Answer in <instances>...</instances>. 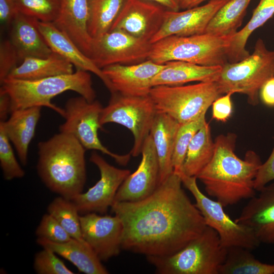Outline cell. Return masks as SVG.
Masks as SVG:
<instances>
[{
	"label": "cell",
	"mask_w": 274,
	"mask_h": 274,
	"mask_svg": "<svg viewBox=\"0 0 274 274\" xmlns=\"http://www.w3.org/2000/svg\"><path fill=\"white\" fill-rule=\"evenodd\" d=\"M174 172L147 198L114 202L111 207L123 223L122 249L148 256L172 254L207 226Z\"/></svg>",
	"instance_id": "1"
},
{
	"label": "cell",
	"mask_w": 274,
	"mask_h": 274,
	"mask_svg": "<svg viewBox=\"0 0 274 274\" xmlns=\"http://www.w3.org/2000/svg\"><path fill=\"white\" fill-rule=\"evenodd\" d=\"M236 140L234 133L217 136L211 160L196 176L207 194L224 207L256 194L254 182L262 163L253 151H248L244 159L238 157L235 153Z\"/></svg>",
	"instance_id": "2"
},
{
	"label": "cell",
	"mask_w": 274,
	"mask_h": 274,
	"mask_svg": "<svg viewBox=\"0 0 274 274\" xmlns=\"http://www.w3.org/2000/svg\"><path fill=\"white\" fill-rule=\"evenodd\" d=\"M38 174L51 191L70 200L82 192L85 149L73 135L59 132L38 145Z\"/></svg>",
	"instance_id": "3"
},
{
	"label": "cell",
	"mask_w": 274,
	"mask_h": 274,
	"mask_svg": "<svg viewBox=\"0 0 274 274\" xmlns=\"http://www.w3.org/2000/svg\"><path fill=\"white\" fill-rule=\"evenodd\" d=\"M1 85L0 90L9 96L10 113L18 109L45 107L63 117L64 109L51 102L57 95L67 91H73L89 102L96 98L89 72L81 70L35 80L6 78Z\"/></svg>",
	"instance_id": "4"
},
{
	"label": "cell",
	"mask_w": 274,
	"mask_h": 274,
	"mask_svg": "<svg viewBox=\"0 0 274 274\" xmlns=\"http://www.w3.org/2000/svg\"><path fill=\"white\" fill-rule=\"evenodd\" d=\"M227 249L217 232L207 226L202 233L178 251L166 256H146L159 274H219Z\"/></svg>",
	"instance_id": "5"
},
{
	"label": "cell",
	"mask_w": 274,
	"mask_h": 274,
	"mask_svg": "<svg viewBox=\"0 0 274 274\" xmlns=\"http://www.w3.org/2000/svg\"><path fill=\"white\" fill-rule=\"evenodd\" d=\"M232 36L205 33L167 37L152 43L148 59L161 64L181 61L205 66H223L228 62L227 53Z\"/></svg>",
	"instance_id": "6"
},
{
	"label": "cell",
	"mask_w": 274,
	"mask_h": 274,
	"mask_svg": "<svg viewBox=\"0 0 274 274\" xmlns=\"http://www.w3.org/2000/svg\"><path fill=\"white\" fill-rule=\"evenodd\" d=\"M273 77L274 51L268 50L259 38L251 54L238 62L223 65L215 82L223 95L229 92L244 94L249 104L256 106L261 87Z\"/></svg>",
	"instance_id": "7"
},
{
	"label": "cell",
	"mask_w": 274,
	"mask_h": 274,
	"mask_svg": "<svg viewBox=\"0 0 274 274\" xmlns=\"http://www.w3.org/2000/svg\"><path fill=\"white\" fill-rule=\"evenodd\" d=\"M222 95L215 82L156 86L149 93L157 112L167 114L180 124L206 114L213 102Z\"/></svg>",
	"instance_id": "8"
},
{
	"label": "cell",
	"mask_w": 274,
	"mask_h": 274,
	"mask_svg": "<svg viewBox=\"0 0 274 274\" xmlns=\"http://www.w3.org/2000/svg\"><path fill=\"white\" fill-rule=\"evenodd\" d=\"M157 113L149 95L135 96L115 92L111 93L108 105L102 108L99 121L101 126L115 123L129 129L134 137V144L130 153L136 157L141 154Z\"/></svg>",
	"instance_id": "9"
},
{
	"label": "cell",
	"mask_w": 274,
	"mask_h": 274,
	"mask_svg": "<svg viewBox=\"0 0 274 274\" xmlns=\"http://www.w3.org/2000/svg\"><path fill=\"white\" fill-rule=\"evenodd\" d=\"M182 184L195 200V205L202 215L207 226L218 234L221 246L226 249L241 247L252 250L261 244L248 226L233 220L224 211V207L217 200L204 195L197 184V178L181 172Z\"/></svg>",
	"instance_id": "10"
},
{
	"label": "cell",
	"mask_w": 274,
	"mask_h": 274,
	"mask_svg": "<svg viewBox=\"0 0 274 274\" xmlns=\"http://www.w3.org/2000/svg\"><path fill=\"white\" fill-rule=\"evenodd\" d=\"M102 108L97 100L89 102L80 95L70 98L65 105V121L59 126V132L73 135L85 149L100 151L118 164L125 165L130 160V153L119 155L112 152L99 139L98 130L102 126L99 121Z\"/></svg>",
	"instance_id": "11"
},
{
	"label": "cell",
	"mask_w": 274,
	"mask_h": 274,
	"mask_svg": "<svg viewBox=\"0 0 274 274\" xmlns=\"http://www.w3.org/2000/svg\"><path fill=\"white\" fill-rule=\"evenodd\" d=\"M152 43L120 30L93 38L89 57L101 69L112 64H132L149 58Z\"/></svg>",
	"instance_id": "12"
},
{
	"label": "cell",
	"mask_w": 274,
	"mask_h": 274,
	"mask_svg": "<svg viewBox=\"0 0 274 274\" xmlns=\"http://www.w3.org/2000/svg\"><path fill=\"white\" fill-rule=\"evenodd\" d=\"M90 160L98 168L100 178L86 192L81 193L71 200L80 215L90 213L104 214L113 205L118 189L131 174L130 171L111 165L95 152L91 154Z\"/></svg>",
	"instance_id": "13"
},
{
	"label": "cell",
	"mask_w": 274,
	"mask_h": 274,
	"mask_svg": "<svg viewBox=\"0 0 274 274\" xmlns=\"http://www.w3.org/2000/svg\"><path fill=\"white\" fill-rule=\"evenodd\" d=\"M80 219L83 239L101 261H107L119 254L123 226L118 216L90 213L80 215Z\"/></svg>",
	"instance_id": "14"
},
{
	"label": "cell",
	"mask_w": 274,
	"mask_h": 274,
	"mask_svg": "<svg viewBox=\"0 0 274 274\" xmlns=\"http://www.w3.org/2000/svg\"><path fill=\"white\" fill-rule=\"evenodd\" d=\"M138 168L118 189L114 202L137 201L151 195L159 185V164L150 134L145 140Z\"/></svg>",
	"instance_id": "15"
},
{
	"label": "cell",
	"mask_w": 274,
	"mask_h": 274,
	"mask_svg": "<svg viewBox=\"0 0 274 274\" xmlns=\"http://www.w3.org/2000/svg\"><path fill=\"white\" fill-rule=\"evenodd\" d=\"M228 1L210 0L204 5L182 11L166 10L162 25L151 43L171 36L185 37L204 33L211 19Z\"/></svg>",
	"instance_id": "16"
},
{
	"label": "cell",
	"mask_w": 274,
	"mask_h": 274,
	"mask_svg": "<svg viewBox=\"0 0 274 274\" xmlns=\"http://www.w3.org/2000/svg\"><path fill=\"white\" fill-rule=\"evenodd\" d=\"M165 11L144 0H128L110 30H120L150 42L162 25Z\"/></svg>",
	"instance_id": "17"
},
{
	"label": "cell",
	"mask_w": 274,
	"mask_h": 274,
	"mask_svg": "<svg viewBox=\"0 0 274 274\" xmlns=\"http://www.w3.org/2000/svg\"><path fill=\"white\" fill-rule=\"evenodd\" d=\"M164 64L156 63L150 59L132 64H115L102 71L111 82L115 92L129 96L149 95L154 77Z\"/></svg>",
	"instance_id": "18"
},
{
	"label": "cell",
	"mask_w": 274,
	"mask_h": 274,
	"mask_svg": "<svg viewBox=\"0 0 274 274\" xmlns=\"http://www.w3.org/2000/svg\"><path fill=\"white\" fill-rule=\"evenodd\" d=\"M259 192L234 220L252 229L260 243L274 245V183Z\"/></svg>",
	"instance_id": "19"
},
{
	"label": "cell",
	"mask_w": 274,
	"mask_h": 274,
	"mask_svg": "<svg viewBox=\"0 0 274 274\" xmlns=\"http://www.w3.org/2000/svg\"><path fill=\"white\" fill-rule=\"evenodd\" d=\"M91 1L61 0L59 14L53 23L88 57L93 40L88 31Z\"/></svg>",
	"instance_id": "20"
},
{
	"label": "cell",
	"mask_w": 274,
	"mask_h": 274,
	"mask_svg": "<svg viewBox=\"0 0 274 274\" xmlns=\"http://www.w3.org/2000/svg\"><path fill=\"white\" fill-rule=\"evenodd\" d=\"M39 28L52 51L71 63L76 70L91 72L102 81L111 93L115 92L110 81L92 60L63 31L53 23L38 21Z\"/></svg>",
	"instance_id": "21"
},
{
	"label": "cell",
	"mask_w": 274,
	"mask_h": 274,
	"mask_svg": "<svg viewBox=\"0 0 274 274\" xmlns=\"http://www.w3.org/2000/svg\"><path fill=\"white\" fill-rule=\"evenodd\" d=\"M37 19L18 13L10 25V41L20 62L26 57H46L52 51L39 26Z\"/></svg>",
	"instance_id": "22"
},
{
	"label": "cell",
	"mask_w": 274,
	"mask_h": 274,
	"mask_svg": "<svg viewBox=\"0 0 274 274\" xmlns=\"http://www.w3.org/2000/svg\"><path fill=\"white\" fill-rule=\"evenodd\" d=\"M41 108L33 107L14 110L11 112L8 120L1 121L24 166L27 163L28 147L35 134Z\"/></svg>",
	"instance_id": "23"
},
{
	"label": "cell",
	"mask_w": 274,
	"mask_h": 274,
	"mask_svg": "<svg viewBox=\"0 0 274 274\" xmlns=\"http://www.w3.org/2000/svg\"><path fill=\"white\" fill-rule=\"evenodd\" d=\"M37 242L42 248L51 249L69 261L80 272L86 274L109 273L101 261L85 240L72 238L68 242L59 243L37 238Z\"/></svg>",
	"instance_id": "24"
},
{
	"label": "cell",
	"mask_w": 274,
	"mask_h": 274,
	"mask_svg": "<svg viewBox=\"0 0 274 274\" xmlns=\"http://www.w3.org/2000/svg\"><path fill=\"white\" fill-rule=\"evenodd\" d=\"M180 124L166 114L157 112L152 123L151 135L159 164V184L174 173L172 164L175 139Z\"/></svg>",
	"instance_id": "25"
},
{
	"label": "cell",
	"mask_w": 274,
	"mask_h": 274,
	"mask_svg": "<svg viewBox=\"0 0 274 274\" xmlns=\"http://www.w3.org/2000/svg\"><path fill=\"white\" fill-rule=\"evenodd\" d=\"M222 66H205L192 63L172 61L154 77L152 86H178L192 82H215Z\"/></svg>",
	"instance_id": "26"
},
{
	"label": "cell",
	"mask_w": 274,
	"mask_h": 274,
	"mask_svg": "<svg viewBox=\"0 0 274 274\" xmlns=\"http://www.w3.org/2000/svg\"><path fill=\"white\" fill-rule=\"evenodd\" d=\"M73 65L53 52L46 57H29L15 67L7 78L35 80L74 73Z\"/></svg>",
	"instance_id": "27"
},
{
	"label": "cell",
	"mask_w": 274,
	"mask_h": 274,
	"mask_svg": "<svg viewBox=\"0 0 274 274\" xmlns=\"http://www.w3.org/2000/svg\"><path fill=\"white\" fill-rule=\"evenodd\" d=\"M274 15V0H260L246 25L231 38L227 53L229 63H235L250 55L246 46L251 35Z\"/></svg>",
	"instance_id": "28"
},
{
	"label": "cell",
	"mask_w": 274,
	"mask_h": 274,
	"mask_svg": "<svg viewBox=\"0 0 274 274\" xmlns=\"http://www.w3.org/2000/svg\"><path fill=\"white\" fill-rule=\"evenodd\" d=\"M215 147L211 128L209 123L207 122L191 140L181 172L187 176L196 177L211 160Z\"/></svg>",
	"instance_id": "29"
},
{
	"label": "cell",
	"mask_w": 274,
	"mask_h": 274,
	"mask_svg": "<svg viewBox=\"0 0 274 274\" xmlns=\"http://www.w3.org/2000/svg\"><path fill=\"white\" fill-rule=\"evenodd\" d=\"M251 1L229 0L211 19L205 33L218 36H233L241 26Z\"/></svg>",
	"instance_id": "30"
},
{
	"label": "cell",
	"mask_w": 274,
	"mask_h": 274,
	"mask_svg": "<svg viewBox=\"0 0 274 274\" xmlns=\"http://www.w3.org/2000/svg\"><path fill=\"white\" fill-rule=\"evenodd\" d=\"M219 274H274V264H267L255 258L249 249L231 247Z\"/></svg>",
	"instance_id": "31"
},
{
	"label": "cell",
	"mask_w": 274,
	"mask_h": 274,
	"mask_svg": "<svg viewBox=\"0 0 274 274\" xmlns=\"http://www.w3.org/2000/svg\"><path fill=\"white\" fill-rule=\"evenodd\" d=\"M128 0H91L88 31L92 38L110 31Z\"/></svg>",
	"instance_id": "32"
},
{
	"label": "cell",
	"mask_w": 274,
	"mask_h": 274,
	"mask_svg": "<svg viewBox=\"0 0 274 274\" xmlns=\"http://www.w3.org/2000/svg\"><path fill=\"white\" fill-rule=\"evenodd\" d=\"M48 213L52 215L72 238L84 240L82 236L80 214L73 201L59 196L48 207Z\"/></svg>",
	"instance_id": "33"
},
{
	"label": "cell",
	"mask_w": 274,
	"mask_h": 274,
	"mask_svg": "<svg viewBox=\"0 0 274 274\" xmlns=\"http://www.w3.org/2000/svg\"><path fill=\"white\" fill-rule=\"evenodd\" d=\"M206 114L196 120L181 124L178 130L174 147L172 164L174 172H182L188 146L196 132L207 122Z\"/></svg>",
	"instance_id": "34"
},
{
	"label": "cell",
	"mask_w": 274,
	"mask_h": 274,
	"mask_svg": "<svg viewBox=\"0 0 274 274\" xmlns=\"http://www.w3.org/2000/svg\"><path fill=\"white\" fill-rule=\"evenodd\" d=\"M18 10L39 21L53 23L59 13L61 0H14Z\"/></svg>",
	"instance_id": "35"
},
{
	"label": "cell",
	"mask_w": 274,
	"mask_h": 274,
	"mask_svg": "<svg viewBox=\"0 0 274 274\" xmlns=\"http://www.w3.org/2000/svg\"><path fill=\"white\" fill-rule=\"evenodd\" d=\"M2 122L0 121V165L6 180L22 178L25 172L17 161Z\"/></svg>",
	"instance_id": "36"
},
{
	"label": "cell",
	"mask_w": 274,
	"mask_h": 274,
	"mask_svg": "<svg viewBox=\"0 0 274 274\" xmlns=\"http://www.w3.org/2000/svg\"><path fill=\"white\" fill-rule=\"evenodd\" d=\"M34 258L33 268L38 274H74L51 249L43 248Z\"/></svg>",
	"instance_id": "37"
},
{
	"label": "cell",
	"mask_w": 274,
	"mask_h": 274,
	"mask_svg": "<svg viewBox=\"0 0 274 274\" xmlns=\"http://www.w3.org/2000/svg\"><path fill=\"white\" fill-rule=\"evenodd\" d=\"M36 234L38 238L59 243L68 242L72 238L59 222L49 213L42 217Z\"/></svg>",
	"instance_id": "38"
},
{
	"label": "cell",
	"mask_w": 274,
	"mask_h": 274,
	"mask_svg": "<svg viewBox=\"0 0 274 274\" xmlns=\"http://www.w3.org/2000/svg\"><path fill=\"white\" fill-rule=\"evenodd\" d=\"M17 52L8 39L0 44V83L7 78L10 73L20 63Z\"/></svg>",
	"instance_id": "39"
},
{
	"label": "cell",
	"mask_w": 274,
	"mask_h": 274,
	"mask_svg": "<svg viewBox=\"0 0 274 274\" xmlns=\"http://www.w3.org/2000/svg\"><path fill=\"white\" fill-rule=\"evenodd\" d=\"M216 99L212 104V118L217 121L226 122L233 113L231 92Z\"/></svg>",
	"instance_id": "40"
},
{
	"label": "cell",
	"mask_w": 274,
	"mask_h": 274,
	"mask_svg": "<svg viewBox=\"0 0 274 274\" xmlns=\"http://www.w3.org/2000/svg\"><path fill=\"white\" fill-rule=\"evenodd\" d=\"M274 180V147L267 160L262 163L258 169L255 182L254 188L259 191L270 181Z\"/></svg>",
	"instance_id": "41"
},
{
	"label": "cell",
	"mask_w": 274,
	"mask_h": 274,
	"mask_svg": "<svg viewBox=\"0 0 274 274\" xmlns=\"http://www.w3.org/2000/svg\"><path fill=\"white\" fill-rule=\"evenodd\" d=\"M18 13L14 0H0L1 23L5 25H11Z\"/></svg>",
	"instance_id": "42"
},
{
	"label": "cell",
	"mask_w": 274,
	"mask_h": 274,
	"mask_svg": "<svg viewBox=\"0 0 274 274\" xmlns=\"http://www.w3.org/2000/svg\"><path fill=\"white\" fill-rule=\"evenodd\" d=\"M259 97L264 105L274 107V77L262 85L259 91Z\"/></svg>",
	"instance_id": "43"
},
{
	"label": "cell",
	"mask_w": 274,
	"mask_h": 274,
	"mask_svg": "<svg viewBox=\"0 0 274 274\" xmlns=\"http://www.w3.org/2000/svg\"><path fill=\"white\" fill-rule=\"evenodd\" d=\"M10 114V99L6 92L0 90V121H5Z\"/></svg>",
	"instance_id": "44"
},
{
	"label": "cell",
	"mask_w": 274,
	"mask_h": 274,
	"mask_svg": "<svg viewBox=\"0 0 274 274\" xmlns=\"http://www.w3.org/2000/svg\"><path fill=\"white\" fill-rule=\"evenodd\" d=\"M157 4L167 11H178L180 9L179 0H144Z\"/></svg>",
	"instance_id": "45"
},
{
	"label": "cell",
	"mask_w": 274,
	"mask_h": 274,
	"mask_svg": "<svg viewBox=\"0 0 274 274\" xmlns=\"http://www.w3.org/2000/svg\"><path fill=\"white\" fill-rule=\"evenodd\" d=\"M206 0H179L180 8L186 10L198 6Z\"/></svg>",
	"instance_id": "46"
}]
</instances>
